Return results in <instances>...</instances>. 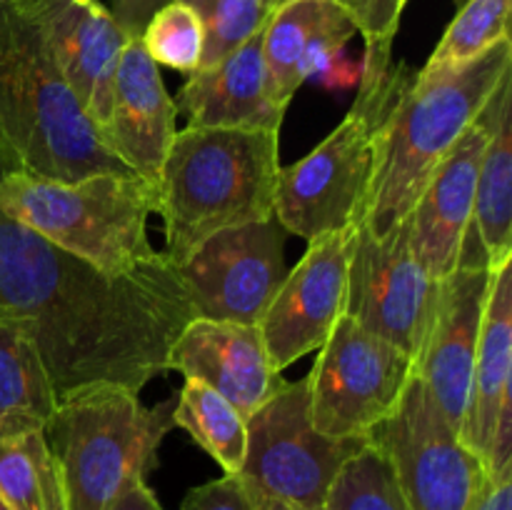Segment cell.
<instances>
[{
  "label": "cell",
  "instance_id": "6da1fadb",
  "mask_svg": "<svg viewBox=\"0 0 512 510\" xmlns=\"http://www.w3.org/2000/svg\"><path fill=\"white\" fill-rule=\"evenodd\" d=\"M0 318L28 335L58 400L98 383L140 393L195 310L165 255L110 275L0 213Z\"/></svg>",
  "mask_w": 512,
  "mask_h": 510
},
{
  "label": "cell",
  "instance_id": "7a4b0ae2",
  "mask_svg": "<svg viewBox=\"0 0 512 510\" xmlns=\"http://www.w3.org/2000/svg\"><path fill=\"white\" fill-rule=\"evenodd\" d=\"M512 65L510 38L455 68L418 70L400 85L378 140L360 225L383 238L403 223L440 160L475 123Z\"/></svg>",
  "mask_w": 512,
  "mask_h": 510
},
{
  "label": "cell",
  "instance_id": "3957f363",
  "mask_svg": "<svg viewBox=\"0 0 512 510\" xmlns=\"http://www.w3.org/2000/svg\"><path fill=\"white\" fill-rule=\"evenodd\" d=\"M0 153L5 170L53 180L133 173L105 148L40 30L13 3H0Z\"/></svg>",
  "mask_w": 512,
  "mask_h": 510
},
{
  "label": "cell",
  "instance_id": "277c9868",
  "mask_svg": "<svg viewBox=\"0 0 512 510\" xmlns=\"http://www.w3.org/2000/svg\"><path fill=\"white\" fill-rule=\"evenodd\" d=\"M278 173V133L190 125L175 133L155 188L165 260L178 265L210 235L270 218Z\"/></svg>",
  "mask_w": 512,
  "mask_h": 510
},
{
  "label": "cell",
  "instance_id": "5b68a950",
  "mask_svg": "<svg viewBox=\"0 0 512 510\" xmlns=\"http://www.w3.org/2000/svg\"><path fill=\"white\" fill-rule=\"evenodd\" d=\"M153 210L155 188L135 173L53 180L0 170V213L110 275L160 258L148 240Z\"/></svg>",
  "mask_w": 512,
  "mask_h": 510
},
{
  "label": "cell",
  "instance_id": "8992f818",
  "mask_svg": "<svg viewBox=\"0 0 512 510\" xmlns=\"http://www.w3.org/2000/svg\"><path fill=\"white\" fill-rule=\"evenodd\" d=\"M173 400L140 405L113 383L85 385L55 400L45 440L60 465L68 510H103L125 485L145 480L165 433L175 428Z\"/></svg>",
  "mask_w": 512,
  "mask_h": 510
},
{
  "label": "cell",
  "instance_id": "52a82bcc",
  "mask_svg": "<svg viewBox=\"0 0 512 510\" xmlns=\"http://www.w3.org/2000/svg\"><path fill=\"white\" fill-rule=\"evenodd\" d=\"M413 70L390 65L383 78H360L358 98L343 123L303 160L280 168L273 215L303 240L355 225L373 180L385 115Z\"/></svg>",
  "mask_w": 512,
  "mask_h": 510
},
{
  "label": "cell",
  "instance_id": "ba28073f",
  "mask_svg": "<svg viewBox=\"0 0 512 510\" xmlns=\"http://www.w3.org/2000/svg\"><path fill=\"white\" fill-rule=\"evenodd\" d=\"M243 465L235 475L260 500H283L298 510H325L335 475L368 438H330L318 433L308 413V380L283 388L245 420Z\"/></svg>",
  "mask_w": 512,
  "mask_h": 510
},
{
  "label": "cell",
  "instance_id": "9c48e42d",
  "mask_svg": "<svg viewBox=\"0 0 512 510\" xmlns=\"http://www.w3.org/2000/svg\"><path fill=\"white\" fill-rule=\"evenodd\" d=\"M413 375L410 355L343 315L305 375L310 423L330 438H370L398 408Z\"/></svg>",
  "mask_w": 512,
  "mask_h": 510
},
{
  "label": "cell",
  "instance_id": "30bf717a",
  "mask_svg": "<svg viewBox=\"0 0 512 510\" xmlns=\"http://www.w3.org/2000/svg\"><path fill=\"white\" fill-rule=\"evenodd\" d=\"M440 280L425 273L410 248V215L375 238L355 223L345 315L418 363L433 328Z\"/></svg>",
  "mask_w": 512,
  "mask_h": 510
},
{
  "label": "cell",
  "instance_id": "8fae6325",
  "mask_svg": "<svg viewBox=\"0 0 512 510\" xmlns=\"http://www.w3.org/2000/svg\"><path fill=\"white\" fill-rule=\"evenodd\" d=\"M370 440L388 455L410 510H470L485 468L445 423L418 375Z\"/></svg>",
  "mask_w": 512,
  "mask_h": 510
},
{
  "label": "cell",
  "instance_id": "7c38bea8",
  "mask_svg": "<svg viewBox=\"0 0 512 510\" xmlns=\"http://www.w3.org/2000/svg\"><path fill=\"white\" fill-rule=\"evenodd\" d=\"M288 230L275 215L220 230L173 265L195 318L258 325L283 285Z\"/></svg>",
  "mask_w": 512,
  "mask_h": 510
},
{
  "label": "cell",
  "instance_id": "4fadbf2b",
  "mask_svg": "<svg viewBox=\"0 0 512 510\" xmlns=\"http://www.w3.org/2000/svg\"><path fill=\"white\" fill-rule=\"evenodd\" d=\"M355 225L310 240L303 260L288 270L258 328L275 368L283 373L303 355L323 348L345 315Z\"/></svg>",
  "mask_w": 512,
  "mask_h": 510
},
{
  "label": "cell",
  "instance_id": "5bb4252c",
  "mask_svg": "<svg viewBox=\"0 0 512 510\" xmlns=\"http://www.w3.org/2000/svg\"><path fill=\"white\" fill-rule=\"evenodd\" d=\"M13 5L40 30L60 75L100 133L130 35L100 0H13Z\"/></svg>",
  "mask_w": 512,
  "mask_h": 510
},
{
  "label": "cell",
  "instance_id": "9a60e30c",
  "mask_svg": "<svg viewBox=\"0 0 512 510\" xmlns=\"http://www.w3.org/2000/svg\"><path fill=\"white\" fill-rule=\"evenodd\" d=\"M493 278L490 268L458 265L448 278L440 280L433 328L415 363V375L423 380L425 390L458 438L468 413L475 350Z\"/></svg>",
  "mask_w": 512,
  "mask_h": 510
},
{
  "label": "cell",
  "instance_id": "2e32d148",
  "mask_svg": "<svg viewBox=\"0 0 512 510\" xmlns=\"http://www.w3.org/2000/svg\"><path fill=\"white\" fill-rule=\"evenodd\" d=\"M512 260L495 273L475 350L460 443L488 475L512 473Z\"/></svg>",
  "mask_w": 512,
  "mask_h": 510
},
{
  "label": "cell",
  "instance_id": "e0dca14e",
  "mask_svg": "<svg viewBox=\"0 0 512 510\" xmlns=\"http://www.w3.org/2000/svg\"><path fill=\"white\" fill-rule=\"evenodd\" d=\"M165 368L208 383L245 420L285 383L258 325L228 320H190L170 345Z\"/></svg>",
  "mask_w": 512,
  "mask_h": 510
},
{
  "label": "cell",
  "instance_id": "ac0fdd59",
  "mask_svg": "<svg viewBox=\"0 0 512 510\" xmlns=\"http://www.w3.org/2000/svg\"><path fill=\"white\" fill-rule=\"evenodd\" d=\"M175 118L178 108L165 90L158 63L140 38H130L120 53L100 140L135 175L158 188L165 155L175 138Z\"/></svg>",
  "mask_w": 512,
  "mask_h": 510
},
{
  "label": "cell",
  "instance_id": "d6986e66",
  "mask_svg": "<svg viewBox=\"0 0 512 510\" xmlns=\"http://www.w3.org/2000/svg\"><path fill=\"white\" fill-rule=\"evenodd\" d=\"M490 138L485 108L440 160L410 210V248L433 280L448 278L458 265L460 245L473 223L475 185Z\"/></svg>",
  "mask_w": 512,
  "mask_h": 510
},
{
  "label": "cell",
  "instance_id": "ffe728a7",
  "mask_svg": "<svg viewBox=\"0 0 512 510\" xmlns=\"http://www.w3.org/2000/svg\"><path fill=\"white\" fill-rule=\"evenodd\" d=\"M175 108L190 128H233L280 133L285 110L270 93L263 60V30L220 63L188 75Z\"/></svg>",
  "mask_w": 512,
  "mask_h": 510
},
{
  "label": "cell",
  "instance_id": "44dd1931",
  "mask_svg": "<svg viewBox=\"0 0 512 510\" xmlns=\"http://www.w3.org/2000/svg\"><path fill=\"white\" fill-rule=\"evenodd\" d=\"M358 35L338 0H285L270 13L263 28V60L275 103L288 108L305 80Z\"/></svg>",
  "mask_w": 512,
  "mask_h": 510
},
{
  "label": "cell",
  "instance_id": "7402d4cb",
  "mask_svg": "<svg viewBox=\"0 0 512 510\" xmlns=\"http://www.w3.org/2000/svg\"><path fill=\"white\" fill-rule=\"evenodd\" d=\"M512 73H505L485 103L490 138L483 150L475 185L473 223L488 265L498 273L512 260Z\"/></svg>",
  "mask_w": 512,
  "mask_h": 510
},
{
  "label": "cell",
  "instance_id": "603a6c76",
  "mask_svg": "<svg viewBox=\"0 0 512 510\" xmlns=\"http://www.w3.org/2000/svg\"><path fill=\"white\" fill-rule=\"evenodd\" d=\"M0 500L10 510H68L60 465L38 415H0Z\"/></svg>",
  "mask_w": 512,
  "mask_h": 510
},
{
  "label": "cell",
  "instance_id": "cb8c5ba5",
  "mask_svg": "<svg viewBox=\"0 0 512 510\" xmlns=\"http://www.w3.org/2000/svg\"><path fill=\"white\" fill-rule=\"evenodd\" d=\"M175 428H183L220 468L235 475L245 458V418L208 383L185 378L173 408Z\"/></svg>",
  "mask_w": 512,
  "mask_h": 510
},
{
  "label": "cell",
  "instance_id": "d4e9b609",
  "mask_svg": "<svg viewBox=\"0 0 512 510\" xmlns=\"http://www.w3.org/2000/svg\"><path fill=\"white\" fill-rule=\"evenodd\" d=\"M55 393L45 365L28 335L0 318V415L30 413L48 420Z\"/></svg>",
  "mask_w": 512,
  "mask_h": 510
},
{
  "label": "cell",
  "instance_id": "484cf974",
  "mask_svg": "<svg viewBox=\"0 0 512 510\" xmlns=\"http://www.w3.org/2000/svg\"><path fill=\"white\" fill-rule=\"evenodd\" d=\"M325 510H410L388 455L375 440L345 460L325 498Z\"/></svg>",
  "mask_w": 512,
  "mask_h": 510
},
{
  "label": "cell",
  "instance_id": "4316f807",
  "mask_svg": "<svg viewBox=\"0 0 512 510\" xmlns=\"http://www.w3.org/2000/svg\"><path fill=\"white\" fill-rule=\"evenodd\" d=\"M510 5L512 0H468L423 70L455 68L510 38Z\"/></svg>",
  "mask_w": 512,
  "mask_h": 510
},
{
  "label": "cell",
  "instance_id": "83f0119b",
  "mask_svg": "<svg viewBox=\"0 0 512 510\" xmlns=\"http://www.w3.org/2000/svg\"><path fill=\"white\" fill-rule=\"evenodd\" d=\"M180 3L188 5L203 25L200 68L220 63L245 40L258 35L273 13L263 0H180Z\"/></svg>",
  "mask_w": 512,
  "mask_h": 510
},
{
  "label": "cell",
  "instance_id": "f1b7e54d",
  "mask_svg": "<svg viewBox=\"0 0 512 510\" xmlns=\"http://www.w3.org/2000/svg\"><path fill=\"white\" fill-rule=\"evenodd\" d=\"M140 43L158 65L190 75L200 68L203 58V25L188 5L170 0L148 20Z\"/></svg>",
  "mask_w": 512,
  "mask_h": 510
},
{
  "label": "cell",
  "instance_id": "f546056e",
  "mask_svg": "<svg viewBox=\"0 0 512 510\" xmlns=\"http://www.w3.org/2000/svg\"><path fill=\"white\" fill-rule=\"evenodd\" d=\"M365 40L363 73L360 78H383L393 60V40L408 0H338Z\"/></svg>",
  "mask_w": 512,
  "mask_h": 510
},
{
  "label": "cell",
  "instance_id": "4dcf8cb0",
  "mask_svg": "<svg viewBox=\"0 0 512 510\" xmlns=\"http://www.w3.org/2000/svg\"><path fill=\"white\" fill-rule=\"evenodd\" d=\"M180 510H265V500H260L240 475L225 473L223 478L190 490Z\"/></svg>",
  "mask_w": 512,
  "mask_h": 510
},
{
  "label": "cell",
  "instance_id": "1f68e13d",
  "mask_svg": "<svg viewBox=\"0 0 512 510\" xmlns=\"http://www.w3.org/2000/svg\"><path fill=\"white\" fill-rule=\"evenodd\" d=\"M165 3L170 0H110V13L130 38H140L155 10L163 8Z\"/></svg>",
  "mask_w": 512,
  "mask_h": 510
},
{
  "label": "cell",
  "instance_id": "d6a6232c",
  "mask_svg": "<svg viewBox=\"0 0 512 510\" xmlns=\"http://www.w3.org/2000/svg\"><path fill=\"white\" fill-rule=\"evenodd\" d=\"M470 510H512V473H485Z\"/></svg>",
  "mask_w": 512,
  "mask_h": 510
},
{
  "label": "cell",
  "instance_id": "836d02e7",
  "mask_svg": "<svg viewBox=\"0 0 512 510\" xmlns=\"http://www.w3.org/2000/svg\"><path fill=\"white\" fill-rule=\"evenodd\" d=\"M103 510H163V505L145 485V480H135V483L125 485Z\"/></svg>",
  "mask_w": 512,
  "mask_h": 510
},
{
  "label": "cell",
  "instance_id": "e575fe53",
  "mask_svg": "<svg viewBox=\"0 0 512 510\" xmlns=\"http://www.w3.org/2000/svg\"><path fill=\"white\" fill-rule=\"evenodd\" d=\"M265 510H298V508L283 503V500H265Z\"/></svg>",
  "mask_w": 512,
  "mask_h": 510
},
{
  "label": "cell",
  "instance_id": "d590c367",
  "mask_svg": "<svg viewBox=\"0 0 512 510\" xmlns=\"http://www.w3.org/2000/svg\"><path fill=\"white\" fill-rule=\"evenodd\" d=\"M263 3H265V5H268V8H270V10H275V8H278V5H283V3H285V0H263Z\"/></svg>",
  "mask_w": 512,
  "mask_h": 510
},
{
  "label": "cell",
  "instance_id": "8d00e7d4",
  "mask_svg": "<svg viewBox=\"0 0 512 510\" xmlns=\"http://www.w3.org/2000/svg\"><path fill=\"white\" fill-rule=\"evenodd\" d=\"M0 510H10V508H8V505H5V503H3V500H0Z\"/></svg>",
  "mask_w": 512,
  "mask_h": 510
},
{
  "label": "cell",
  "instance_id": "74e56055",
  "mask_svg": "<svg viewBox=\"0 0 512 510\" xmlns=\"http://www.w3.org/2000/svg\"><path fill=\"white\" fill-rule=\"evenodd\" d=\"M0 3H13V0H0Z\"/></svg>",
  "mask_w": 512,
  "mask_h": 510
}]
</instances>
